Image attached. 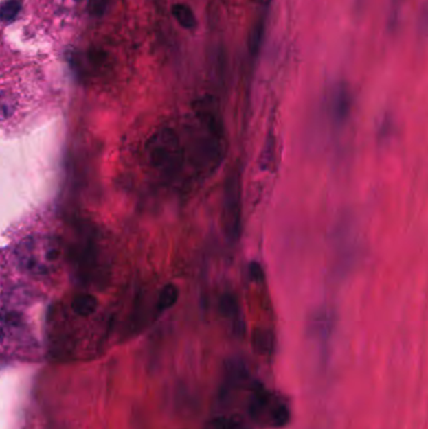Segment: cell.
I'll list each match as a JSON object with an SVG mask.
<instances>
[{
	"label": "cell",
	"mask_w": 428,
	"mask_h": 429,
	"mask_svg": "<svg viewBox=\"0 0 428 429\" xmlns=\"http://www.w3.org/2000/svg\"><path fill=\"white\" fill-rule=\"evenodd\" d=\"M241 185L239 174L235 171L226 178L223 202V227L227 239L239 240L241 233Z\"/></svg>",
	"instance_id": "cell-3"
},
{
	"label": "cell",
	"mask_w": 428,
	"mask_h": 429,
	"mask_svg": "<svg viewBox=\"0 0 428 429\" xmlns=\"http://www.w3.org/2000/svg\"><path fill=\"white\" fill-rule=\"evenodd\" d=\"M332 329H333V323L327 312L317 314L311 324L313 338L317 343L318 351H319L320 363L323 365H327L328 360H329Z\"/></svg>",
	"instance_id": "cell-4"
},
{
	"label": "cell",
	"mask_w": 428,
	"mask_h": 429,
	"mask_svg": "<svg viewBox=\"0 0 428 429\" xmlns=\"http://www.w3.org/2000/svg\"><path fill=\"white\" fill-rule=\"evenodd\" d=\"M247 270H249V277L250 279L255 281V283H260L264 280V270H262V266L260 265V262H251L249 264V266H247Z\"/></svg>",
	"instance_id": "cell-14"
},
{
	"label": "cell",
	"mask_w": 428,
	"mask_h": 429,
	"mask_svg": "<svg viewBox=\"0 0 428 429\" xmlns=\"http://www.w3.org/2000/svg\"><path fill=\"white\" fill-rule=\"evenodd\" d=\"M179 300V289L174 284H167L161 290L157 300V310L160 313L171 309Z\"/></svg>",
	"instance_id": "cell-9"
},
{
	"label": "cell",
	"mask_w": 428,
	"mask_h": 429,
	"mask_svg": "<svg viewBox=\"0 0 428 429\" xmlns=\"http://www.w3.org/2000/svg\"><path fill=\"white\" fill-rule=\"evenodd\" d=\"M253 340H254L255 347L262 353H269L271 347L274 345V338L268 330H260V329L256 330L253 336Z\"/></svg>",
	"instance_id": "cell-10"
},
{
	"label": "cell",
	"mask_w": 428,
	"mask_h": 429,
	"mask_svg": "<svg viewBox=\"0 0 428 429\" xmlns=\"http://www.w3.org/2000/svg\"><path fill=\"white\" fill-rule=\"evenodd\" d=\"M220 310L224 316L232 321L234 329L238 334L244 332V323L241 319L239 303H238V299L235 298L232 294L227 292L220 299Z\"/></svg>",
	"instance_id": "cell-6"
},
{
	"label": "cell",
	"mask_w": 428,
	"mask_h": 429,
	"mask_svg": "<svg viewBox=\"0 0 428 429\" xmlns=\"http://www.w3.org/2000/svg\"><path fill=\"white\" fill-rule=\"evenodd\" d=\"M16 262L22 269L34 275L48 274L57 268L62 257L59 241L49 236H30L15 248Z\"/></svg>",
	"instance_id": "cell-1"
},
{
	"label": "cell",
	"mask_w": 428,
	"mask_h": 429,
	"mask_svg": "<svg viewBox=\"0 0 428 429\" xmlns=\"http://www.w3.org/2000/svg\"><path fill=\"white\" fill-rule=\"evenodd\" d=\"M21 1L19 0H8L0 7V19L1 21H12L15 15L19 13Z\"/></svg>",
	"instance_id": "cell-11"
},
{
	"label": "cell",
	"mask_w": 428,
	"mask_h": 429,
	"mask_svg": "<svg viewBox=\"0 0 428 429\" xmlns=\"http://www.w3.org/2000/svg\"><path fill=\"white\" fill-rule=\"evenodd\" d=\"M3 339H4V333H3V330H1V327H0V344L3 342Z\"/></svg>",
	"instance_id": "cell-16"
},
{
	"label": "cell",
	"mask_w": 428,
	"mask_h": 429,
	"mask_svg": "<svg viewBox=\"0 0 428 429\" xmlns=\"http://www.w3.org/2000/svg\"><path fill=\"white\" fill-rule=\"evenodd\" d=\"M107 0H91V10L95 14L101 15L106 8Z\"/></svg>",
	"instance_id": "cell-15"
},
{
	"label": "cell",
	"mask_w": 428,
	"mask_h": 429,
	"mask_svg": "<svg viewBox=\"0 0 428 429\" xmlns=\"http://www.w3.org/2000/svg\"><path fill=\"white\" fill-rule=\"evenodd\" d=\"M352 107V98L346 84L339 83L333 88L329 101V113L337 126H343L348 119Z\"/></svg>",
	"instance_id": "cell-5"
},
{
	"label": "cell",
	"mask_w": 428,
	"mask_h": 429,
	"mask_svg": "<svg viewBox=\"0 0 428 429\" xmlns=\"http://www.w3.org/2000/svg\"><path fill=\"white\" fill-rule=\"evenodd\" d=\"M14 102L10 95L0 92V122L5 121L14 112Z\"/></svg>",
	"instance_id": "cell-13"
},
{
	"label": "cell",
	"mask_w": 428,
	"mask_h": 429,
	"mask_svg": "<svg viewBox=\"0 0 428 429\" xmlns=\"http://www.w3.org/2000/svg\"><path fill=\"white\" fill-rule=\"evenodd\" d=\"M98 308V300L91 294H82L73 299V313L80 316H89L95 313Z\"/></svg>",
	"instance_id": "cell-7"
},
{
	"label": "cell",
	"mask_w": 428,
	"mask_h": 429,
	"mask_svg": "<svg viewBox=\"0 0 428 429\" xmlns=\"http://www.w3.org/2000/svg\"><path fill=\"white\" fill-rule=\"evenodd\" d=\"M262 34H264V23H258L251 32V34H250V39H249V51L251 54H256L260 49Z\"/></svg>",
	"instance_id": "cell-12"
},
{
	"label": "cell",
	"mask_w": 428,
	"mask_h": 429,
	"mask_svg": "<svg viewBox=\"0 0 428 429\" xmlns=\"http://www.w3.org/2000/svg\"><path fill=\"white\" fill-rule=\"evenodd\" d=\"M150 165L162 175H174L183 163V148L180 137L172 128L156 132L147 143Z\"/></svg>",
	"instance_id": "cell-2"
},
{
	"label": "cell",
	"mask_w": 428,
	"mask_h": 429,
	"mask_svg": "<svg viewBox=\"0 0 428 429\" xmlns=\"http://www.w3.org/2000/svg\"><path fill=\"white\" fill-rule=\"evenodd\" d=\"M172 15L177 23L185 30H195L197 25L196 16L192 9L186 4H174L172 7Z\"/></svg>",
	"instance_id": "cell-8"
}]
</instances>
